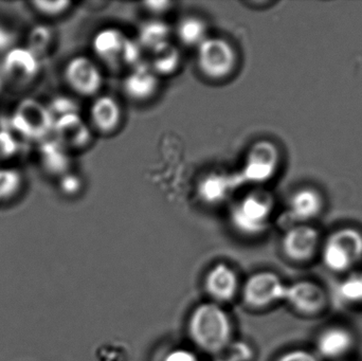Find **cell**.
<instances>
[{"mask_svg":"<svg viewBox=\"0 0 362 361\" xmlns=\"http://www.w3.org/2000/svg\"><path fill=\"white\" fill-rule=\"evenodd\" d=\"M189 334L200 349L219 353L230 345L231 321L219 305L204 303L196 307L189 317Z\"/></svg>","mask_w":362,"mask_h":361,"instance_id":"1","label":"cell"},{"mask_svg":"<svg viewBox=\"0 0 362 361\" xmlns=\"http://www.w3.org/2000/svg\"><path fill=\"white\" fill-rule=\"evenodd\" d=\"M274 208L272 193L255 189L232 206L230 222L240 235L257 237L267 230Z\"/></svg>","mask_w":362,"mask_h":361,"instance_id":"2","label":"cell"},{"mask_svg":"<svg viewBox=\"0 0 362 361\" xmlns=\"http://www.w3.org/2000/svg\"><path fill=\"white\" fill-rule=\"evenodd\" d=\"M321 258L332 273L350 271L362 261L361 231L349 227L334 231L321 248Z\"/></svg>","mask_w":362,"mask_h":361,"instance_id":"3","label":"cell"},{"mask_svg":"<svg viewBox=\"0 0 362 361\" xmlns=\"http://www.w3.org/2000/svg\"><path fill=\"white\" fill-rule=\"evenodd\" d=\"M54 119L47 104L33 97H25L18 102L8 118V127L18 137L37 141L52 136Z\"/></svg>","mask_w":362,"mask_h":361,"instance_id":"4","label":"cell"},{"mask_svg":"<svg viewBox=\"0 0 362 361\" xmlns=\"http://www.w3.org/2000/svg\"><path fill=\"white\" fill-rule=\"evenodd\" d=\"M196 49V63L204 78L211 81L226 80L235 71L238 52L226 38L209 36Z\"/></svg>","mask_w":362,"mask_h":361,"instance_id":"5","label":"cell"},{"mask_svg":"<svg viewBox=\"0 0 362 361\" xmlns=\"http://www.w3.org/2000/svg\"><path fill=\"white\" fill-rule=\"evenodd\" d=\"M280 159V150L274 142H255L247 153L242 171L238 173L240 184H263L269 182L278 171Z\"/></svg>","mask_w":362,"mask_h":361,"instance_id":"6","label":"cell"},{"mask_svg":"<svg viewBox=\"0 0 362 361\" xmlns=\"http://www.w3.org/2000/svg\"><path fill=\"white\" fill-rule=\"evenodd\" d=\"M25 46H15L2 55L0 68L6 84L25 87L40 76L42 61Z\"/></svg>","mask_w":362,"mask_h":361,"instance_id":"7","label":"cell"},{"mask_svg":"<svg viewBox=\"0 0 362 361\" xmlns=\"http://www.w3.org/2000/svg\"><path fill=\"white\" fill-rule=\"evenodd\" d=\"M64 80L70 89L83 97L101 90L103 74L97 61L85 55L72 57L64 67Z\"/></svg>","mask_w":362,"mask_h":361,"instance_id":"8","label":"cell"},{"mask_svg":"<svg viewBox=\"0 0 362 361\" xmlns=\"http://www.w3.org/2000/svg\"><path fill=\"white\" fill-rule=\"evenodd\" d=\"M284 302L300 315H320L329 305V296L322 285L313 280H299L287 284Z\"/></svg>","mask_w":362,"mask_h":361,"instance_id":"9","label":"cell"},{"mask_svg":"<svg viewBox=\"0 0 362 361\" xmlns=\"http://www.w3.org/2000/svg\"><path fill=\"white\" fill-rule=\"evenodd\" d=\"M286 285L276 273L259 271L247 280L243 297L249 307L257 309L270 307L284 301Z\"/></svg>","mask_w":362,"mask_h":361,"instance_id":"10","label":"cell"},{"mask_svg":"<svg viewBox=\"0 0 362 361\" xmlns=\"http://www.w3.org/2000/svg\"><path fill=\"white\" fill-rule=\"evenodd\" d=\"M320 249V233L308 225H296L285 233L282 250L285 256L296 263L312 261Z\"/></svg>","mask_w":362,"mask_h":361,"instance_id":"11","label":"cell"},{"mask_svg":"<svg viewBox=\"0 0 362 361\" xmlns=\"http://www.w3.org/2000/svg\"><path fill=\"white\" fill-rule=\"evenodd\" d=\"M355 343L354 334L346 326L339 324L327 326L317 336V356L327 360H342L353 351Z\"/></svg>","mask_w":362,"mask_h":361,"instance_id":"12","label":"cell"},{"mask_svg":"<svg viewBox=\"0 0 362 361\" xmlns=\"http://www.w3.org/2000/svg\"><path fill=\"white\" fill-rule=\"evenodd\" d=\"M129 36L116 27L100 30L91 42L93 54L99 61L110 68L122 65V54Z\"/></svg>","mask_w":362,"mask_h":361,"instance_id":"13","label":"cell"},{"mask_svg":"<svg viewBox=\"0 0 362 361\" xmlns=\"http://www.w3.org/2000/svg\"><path fill=\"white\" fill-rule=\"evenodd\" d=\"M52 137L67 150H81L90 143L93 134L80 114H72L54 120Z\"/></svg>","mask_w":362,"mask_h":361,"instance_id":"14","label":"cell"},{"mask_svg":"<svg viewBox=\"0 0 362 361\" xmlns=\"http://www.w3.org/2000/svg\"><path fill=\"white\" fill-rule=\"evenodd\" d=\"M125 95L135 102H146L153 99L159 89V76L148 61L129 69L123 80Z\"/></svg>","mask_w":362,"mask_h":361,"instance_id":"15","label":"cell"},{"mask_svg":"<svg viewBox=\"0 0 362 361\" xmlns=\"http://www.w3.org/2000/svg\"><path fill=\"white\" fill-rule=\"evenodd\" d=\"M240 184L238 174L212 172L198 182L197 195L206 205H221Z\"/></svg>","mask_w":362,"mask_h":361,"instance_id":"16","label":"cell"},{"mask_svg":"<svg viewBox=\"0 0 362 361\" xmlns=\"http://www.w3.org/2000/svg\"><path fill=\"white\" fill-rule=\"evenodd\" d=\"M89 119L95 131L108 135L120 127L122 108L116 97L108 95H100L91 104Z\"/></svg>","mask_w":362,"mask_h":361,"instance_id":"17","label":"cell"},{"mask_svg":"<svg viewBox=\"0 0 362 361\" xmlns=\"http://www.w3.org/2000/svg\"><path fill=\"white\" fill-rule=\"evenodd\" d=\"M38 161L45 173L55 177H61L68 173L71 167L69 150L52 136L40 142Z\"/></svg>","mask_w":362,"mask_h":361,"instance_id":"18","label":"cell"},{"mask_svg":"<svg viewBox=\"0 0 362 361\" xmlns=\"http://www.w3.org/2000/svg\"><path fill=\"white\" fill-rule=\"evenodd\" d=\"M238 276L228 265L221 263L215 265L206 278V290L215 300H231L238 292Z\"/></svg>","mask_w":362,"mask_h":361,"instance_id":"19","label":"cell"},{"mask_svg":"<svg viewBox=\"0 0 362 361\" xmlns=\"http://www.w3.org/2000/svg\"><path fill=\"white\" fill-rule=\"evenodd\" d=\"M322 197L317 191L302 189L291 197L287 212L293 222L301 225L316 218L322 211Z\"/></svg>","mask_w":362,"mask_h":361,"instance_id":"20","label":"cell"},{"mask_svg":"<svg viewBox=\"0 0 362 361\" xmlns=\"http://www.w3.org/2000/svg\"><path fill=\"white\" fill-rule=\"evenodd\" d=\"M171 34V27L167 23L160 19H151L140 25L136 40L144 50L153 52L170 42Z\"/></svg>","mask_w":362,"mask_h":361,"instance_id":"21","label":"cell"},{"mask_svg":"<svg viewBox=\"0 0 362 361\" xmlns=\"http://www.w3.org/2000/svg\"><path fill=\"white\" fill-rule=\"evenodd\" d=\"M175 34L185 47L197 48L209 37L208 25L202 17L195 15L182 17L176 25Z\"/></svg>","mask_w":362,"mask_h":361,"instance_id":"22","label":"cell"},{"mask_svg":"<svg viewBox=\"0 0 362 361\" xmlns=\"http://www.w3.org/2000/svg\"><path fill=\"white\" fill-rule=\"evenodd\" d=\"M152 57L148 61L155 73L158 76H169L178 71L181 65L180 49L171 42L159 47L151 52Z\"/></svg>","mask_w":362,"mask_h":361,"instance_id":"23","label":"cell"},{"mask_svg":"<svg viewBox=\"0 0 362 361\" xmlns=\"http://www.w3.org/2000/svg\"><path fill=\"white\" fill-rule=\"evenodd\" d=\"M53 42H54L53 30L49 25H36L32 27L28 33L25 47L42 59L50 51Z\"/></svg>","mask_w":362,"mask_h":361,"instance_id":"24","label":"cell"},{"mask_svg":"<svg viewBox=\"0 0 362 361\" xmlns=\"http://www.w3.org/2000/svg\"><path fill=\"white\" fill-rule=\"evenodd\" d=\"M21 172L11 167H0V203L14 199L23 188Z\"/></svg>","mask_w":362,"mask_h":361,"instance_id":"25","label":"cell"},{"mask_svg":"<svg viewBox=\"0 0 362 361\" xmlns=\"http://www.w3.org/2000/svg\"><path fill=\"white\" fill-rule=\"evenodd\" d=\"M32 8L42 16L55 18L67 13L71 8L72 2L67 0H57V1H48V0H35L31 2Z\"/></svg>","mask_w":362,"mask_h":361,"instance_id":"26","label":"cell"},{"mask_svg":"<svg viewBox=\"0 0 362 361\" xmlns=\"http://www.w3.org/2000/svg\"><path fill=\"white\" fill-rule=\"evenodd\" d=\"M49 112L52 114L53 119L62 118V117L68 116V114H80L78 103L71 97L66 95H57L53 97L48 104H47Z\"/></svg>","mask_w":362,"mask_h":361,"instance_id":"27","label":"cell"},{"mask_svg":"<svg viewBox=\"0 0 362 361\" xmlns=\"http://www.w3.org/2000/svg\"><path fill=\"white\" fill-rule=\"evenodd\" d=\"M342 299L350 303H362V273L351 276L340 285Z\"/></svg>","mask_w":362,"mask_h":361,"instance_id":"28","label":"cell"},{"mask_svg":"<svg viewBox=\"0 0 362 361\" xmlns=\"http://www.w3.org/2000/svg\"><path fill=\"white\" fill-rule=\"evenodd\" d=\"M16 136L10 127L0 129V159L11 158L18 153L21 144Z\"/></svg>","mask_w":362,"mask_h":361,"instance_id":"29","label":"cell"},{"mask_svg":"<svg viewBox=\"0 0 362 361\" xmlns=\"http://www.w3.org/2000/svg\"><path fill=\"white\" fill-rule=\"evenodd\" d=\"M146 52L136 38H127L122 54V65L129 66V69L144 63V54Z\"/></svg>","mask_w":362,"mask_h":361,"instance_id":"30","label":"cell"},{"mask_svg":"<svg viewBox=\"0 0 362 361\" xmlns=\"http://www.w3.org/2000/svg\"><path fill=\"white\" fill-rule=\"evenodd\" d=\"M59 189L62 194L68 197L76 196L83 189V182L80 176L68 172L59 177Z\"/></svg>","mask_w":362,"mask_h":361,"instance_id":"31","label":"cell"},{"mask_svg":"<svg viewBox=\"0 0 362 361\" xmlns=\"http://www.w3.org/2000/svg\"><path fill=\"white\" fill-rule=\"evenodd\" d=\"M229 350V358L231 361H251L253 358V350L248 343L238 341L227 348Z\"/></svg>","mask_w":362,"mask_h":361,"instance_id":"32","label":"cell"},{"mask_svg":"<svg viewBox=\"0 0 362 361\" xmlns=\"http://www.w3.org/2000/svg\"><path fill=\"white\" fill-rule=\"evenodd\" d=\"M17 38L18 36L12 28L0 23V54L4 55L17 46Z\"/></svg>","mask_w":362,"mask_h":361,"instance_id":"33","label":"cell"},{"mask_svg":"<svg viewBox=\"0 0 362 361\" xmlns=\"http://www.w3.org/2000/svg\"><path fill=\"white\" fill-rule=\"evenodd\" d=\"M276 361H320L318 356L305 349H293L282 354Z\"/></svg>","mask_w":362,"mask_h":361,"instance_id":"34","label":"cell"},{"mask_svg":"<svg viewBox=\"0 0 362 361\" xmlns=\"http://www.w3.org/2000/svg\"><path fill=\"white\" fill-rule=\"evenodd\" d=\"M163 361H199L197 355L187 349H175L165 355Z\"/></svg>","mask_w":362,"mask_h":361,"instance_id":"35","label":"cell"},{"mask_svg":"<svg viewBox=\"0 0 362 361\" xmlns=\"http://www.w3.org/2000/svg\"><path fill=\"white\" fill-rule=\"evenodd\" d=\"M173 4V2L170 1H148L144 4V8L151 14L159 16V15L165 14V13L172 10Z\"/></svg>","mask_w":362,"mask_h":361,"instance_id":"36","label":"cell"},{"mask_svg":"<svg viewBox=\"0 0 362 361\" xmlns=\"http://www.w3.org/2000/svg\"><path fill=\"white\" fill-rule=\"evenodd\" d=\"M4 86H6V81H4V74H2L1 68H0V93H1Z\"/></svg>","mask_w":362,"mask_h":361,"instance_id":"37","label":"cell"},{"mask_svg":"<svg viewBox=\"0 0 362 361\" xmlns=\"http://www.w3.org/2000/svg\"><path fill=\"white\" fill-rule=\"evenodd\" d=\"M215 361H231L229 360V358H219V360H215Z\"/></svg>","mask_w":362,"mask_h":361,"instance_id":"38","label":"cell"}]
</instances>
